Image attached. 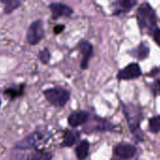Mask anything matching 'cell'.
Returning a JSON list of instances; mask_svg holds the SVG:
<instances>
[{
  "label": "cell",
  "mask_w": 160,
  "mask_h": 160,
  "mask_svg": "<svg viewBox=\"0 0 160 160\" xmlns=\"http://www.w3.org/2000/svg\"><path fill=\"white\" fill-rule=\"evenodd\" d=\"M88 118H89V114L86 112H83V111L74 112L68 116V124L71 127L76 128L87 122Z\"/></svg>",
  "instance_id": "obj_10"
},
{
  "label": "cell",
  "mask_w": 160,
  "mask_h": 160,
  "mask_svg": "<svg viewBox=\"0 0 160 160\" xmlns=\"http://www.w3.org/2000/svg\"><path fill=\"white\" fill-rule=\"evenodd\" d=\"M44 36H45V32L42 25V22L40 20L33 22L26 33L27 41L31 45L38 44L44 38Z\"/></svg>",
  "instance_id": "obj_4"
},
{
  "label": "cell",
  "mask_w": 160,
  "mask_h": 160,
  "mask_svg": "<svg viewBox=\"0 0 160 160\" xmlns=\"http://www.w3.org/2000/svg\"><path fill=\"white\" fill-rule=\"evenodd\" d=\"M142 75V69L140 66L136 63L129 64L124 69L120 70L117 78L119 80H133L137 79Z\"/></svg>",
  "instance_id": "obj_6"
},
{
  "label": "cell",
  "mask_w": 160,
  "mask_h": 160,
  "mask_svg": "<svg viewBox=\"0 0 160 160\" xmlns=\"http://www.w3.org/2000/svg\"><path fill=\"white\" fill-rule=\"evenodd\" d=\"M137 4L136 1H132V0H121L116 2V8H115V14H119V13H127L135 5Z\"/></svg>",
  "instance_id": "obj_11"
},
{
  "label": "cell",
  "mask_w": 160,
  "mask_h": 160,
  "mask_svg": "<svg viewBox=\"0 0 160 160\" xmlns=\"http://www.w3.org/2000/svg\"><path fill=\"white\" fill-rule=\"evenodd\" d=\"M46 99L54 107H64L69 100L70 94L68 90L61 87L48 88L43 92Z\"/></svg>",
  "instance_id": "obj_2"
},
{
  "label": "cell",
  "mask_w": 160,
  "mask_h": 160,
  "mask_svg": "<svg viewBox=\"0 0 160 160\" xmlns=\"http://www.w3.org/2000/svg\"><path fill=\"white\" fill-rule=\"evenodd\" d=\"M1 2L5 5L4 12L7 14L12 12L14 9H16L21 5V1H18V0H4Z\"/></svg>",
  "instance_id": "obj_16"
},
{
  "label": "cell",
  "mask_w": 160,
  "mask_h": 160,
  "mask_svg": "<svg viewBox=\"0 0 160 160\" xmlns=\"http://www.w3.org/2000/svg\"><path fill=\"white\" fill-rule=\"evenodd\" d=\"M157 86H158V90L159 91L160 93V80H158V81L157 82Z\"/></svg>",
  "instance_id": "obj_22"
},
{
  "label": "cell",
  "mask_w": 160,
  "mask_h": 160,
  "mask_svg": "<svg viewBox=\"0 0 160 160\" xmlns=\"http://www.w3.org/2000/svg\"><path fill=\"white\" fill-rule=\"evenodd\" d=\"M80 139V132L77 130H70L68 131L64 136V144L66 146H72L74 145Z\"/></svg>",
  "instance_id": "obj_14"
},
{
  "label": "cell",
  "mask_w": 160,
  "mask_h": 160,
  "mask_svg": "<svg viewBox=\"0 0 160 160\" xmlns=\"http://www.w3.org/2000/svg\"><path fill=\"white\" fill-rule=\"evenodd\" d=\"M149 128L151 132L158 133L160 131V115L154 116L149 120Z\"/></svg>",
  "instance_id": "obj_17"
},
{
  "label": "cell",
  "mask_w": 160,
  "mask_h": 160,
  "mask_svg": "<svg viewBox=\"0 0 160 160\" xmlns=\"http://www.w3.org/2000/svg\"><path fill=\"white\" fill-rule=\"evenodd\" d=\"M130 53L134 57L138 58L139 60H142V59H144V58H146L148 56V54H149V48H148V46L146 44L142 43L137 48H135L133 51H131Z\"/></svg>",
  "instance_id": "obj_12"
},
{
  "label": "cell",
  "mask_w": 160,
  "mask_h": 160,
  "mask_svg": "<svg viewBox=\"0 0 160 160\" xmlns=\"http://www.w3.org/2000/svg\"><path fill=\"white\" fill-rule=\"evenodd\" d=\"M38 57H39V60L41 61V63L48 64L50 61V58H51V53H50L48 49H44V50H41L39 52Z\"/></svg>",
  "instance_id": "obj_19"
},
{
  "label": "cell",
  "mask_w": 160,
  "mask_h": 160,
  "mask_svg": "<svg viewBox=\"0 0 160 160\" xmlns=\"http://www.w3.org/2000/svg\"><path fill=\"white\" fill-rule=\"evenodd\" d=\"M43 139V135L39 132H34L28 136H26L24 139L20 141L16 145L15 149L18 150H28L37 147V145L40 142V141Z\"/></svg>",
  "instance_id": "obj_5"
},
{
  "label": "cell",
  "mask_w": 160,
  "mask_h": 160,
  "mask_svg": "<svg viewBox=\"0 0 160 160\" xmlns=\"http://www.w3.org/2000/svg\"><path fill=\"white\" fill-rule=\"evenodd\" d=\"M154 39L158 43V45L160 46V29H156L154 32Z\"/></svg>",
  "instance_id": "obj_20"
},
{
  "label": "cell",
  "mask_w": 160,
  "mask_h": 160,
  "mask_svg": "<svg viewBox=\"0 0 160 160\" xmlns=\"http://www.w3.org/2000/svg\"><path fill=\"white\" fill-rule=\"evenodd\" d=\"M52 158V154L45 151H36L31 154L28 158V160H51Z\"/></svg>",
  "instance_id": "obj_15"
},
{
  "label": "cell",
  "mask_w": 160,
  "mask_h": 160,
  "mask_svg": "<svg viewBox=\"0 0 160 160\" xmlns=\"http://www.w3.org/2000/svg\"><path fill=\"white\" fill-rule=\"evenodd\" d=\"M49 8L52 11V18L58 19L61 17H69L73 13V9L63 3H52L49 5Z\"/></svg>",
  "instance_id": "obj_7"
},
{
  "label": "cell",
  "mask_w": 160,
  "mask_h": 160,
  "mask_svg": "<svg viewBox=\"0 0 160 160\" xmlns=\"http://www.w3.org/2000/svg\"><path fill=\"white\" fill-rule=\"evenodd\" d=\"M89 153V142L87 141H82L79 143L76 148V156L79 160H84Z\"/></svg>",
  "instance_id": "obj_13"
},
{
  "label": "cell",
  "mask_w": 160,
  "mask_h": 160,
  "mask_svg": "<svg viewBox=\"0 0 160 160\" xmlns=\"http://www.w3.org/2000/svg\"><path fill=\"white\" fill-rule=\"evenodd\" d=\"M0 104H1V100H0Z\"/></svg>",
  "instance_id": "obj_23"
},
{
  "label": "cell",
  "mask_w": 160,
  "mask_h": 160,
  "mask_svg": "<svg viewBox=\"0 0 160 160\" xmlns=\"http://www.w3.org/2000/svg\"><path fill=\"white\" fill-rule=\"evenodd\" d=\"M78 47H79V50H80L82 55V63H81V67H82V69H85V68H87L88 62H89L90 58L93 55V45L89 41L82 40L79 43Z\"/></svg>",
  "instance_id": "obj_8"
},
{
  "label": "cell",
  "mask_w": 160,
  "mask_h": 160,
  "mask_svg": "<svg viewBox=\"0 0 160 160\" xmlns=\"http://www.w3.org/2000/svg\"><path fill=\"white\" fill-rule=\"evenodd\" d=\"M113 152L122 159H129L136 154V147L128 143H121L114 147Z\"/></svg>",
  "instance_id": "obj_9"
},
{
  "label": "cell",
  "mask_w": 160,
  "mask_h": 160,
  "mask_svg": "<svg viewBox=\"0 0 160 160\" xmlns=\"http://www.w3.org/2000/svg\"><path fill=\"white\" fill-rule=\"evenodd\" d=\"M65 28V26L64 25H62V24H60V25H56L55 27H54V33L55 34H59V33H61L62 31H63V29Z\"/></svg>",
  "instance_id": "obj_21"
},
{
  "label": "cell",
  "mask_w": 160,
  "mask_h": 160,
  "mask_svg": "<svg viewBox=\"0 0 160 160\" xmlns=\"http://www.w3.org/2000/svg\"><path fill=\"white\" fill-rule=\"evenodd\" d=\"M23 92V85H20L18 87H12L9 89H7L5 91L6 95H8L10 98H15L19 96H21Z\"/></svg>",
  "instance_id": "obj_18"
},
{
  "label": "cell",
  "mask_w": 160,
  "mask_h": 160,
  "mask_svg": "<svg viewBox=\"0 0 160 160\" xmlns=\"http://www.w3.org/2000/svg\"><path fill=\"white\" fill-rule=\"evenodd\" d=\"M137 20L142 30L148 33H151L152 31L155 32V28L157 26V16L155 10L148 3H143L140 6L137 11Z\"/></svg>",
  "instance_id": "obj_1"
},
{
  "label": "cell",
  "mask_w": 160,
  "mask_h": 160,
  "mask_svg": "<svg viewBox=\"0 0 160 160\" xmlns=\"http://www.w3.org/2000/svg\"><path fill=\"white\" fill-rule=\"evenodd\" d=\"M124 112L128 119V123L131 132L135 136L141 137L142 134L140 131V123L142 120V112L139 109V107H136L132 104L125 105Z\"/></svg>",
  "instance_id": "obj_3"
}]
</instances>
